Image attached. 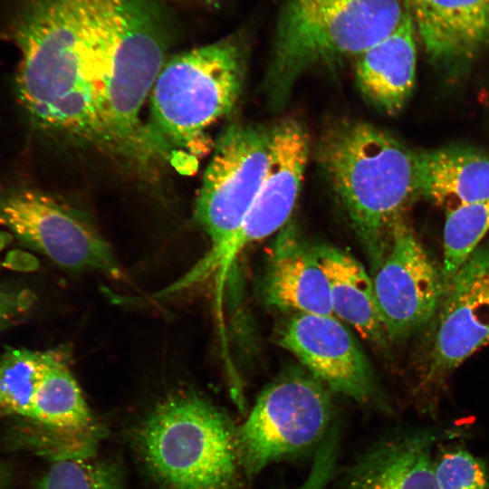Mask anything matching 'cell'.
Listing matches in <instances>:
<instances>
[{
	"label": "cell",
	"instance_id": "83f0119b",
	"mask_svg": "<svg viewBox=\"0 0 489 489\" xmlns=\"http://www.w3.org/2000/svg\"><path fill=\"white\" fill-rule=\"evenodd\" d=\"M0 414H3V412L1 411V409H0Z\"/></svg>",
	"mask_w": 489,
	"mask_h": 489
},
{
	"label": "cell",
	"instance_id": "d4e9b609",
	"mask_svg": "<svg viewBox=\"0 0 489 489\" xmlns=\"http://www.w3.org/2000/svg\"><path fill=\"white\" fill-rule=\"evenodd\" d=\"M331 473L321 465H312L305 478L297 485L287 489H328Z\"/></svg>",
	"mask_w": 489,
	"mask_h": 489
},
{
	"label": "cell",
	"instance_id": "603a6c76",
	"mask_svg": "<svg viewBox=\"0 0 489 489\" xmlns=\"http://www.w3.org/2000/svg\"><path fill=\"white\" fill-rule=\"evenodd\" d=\"M439 489H489V467L461 446H442L434 456Z\"/></svg>",
	"mask_w": 489,
	"mask_h": 489
},
{
	"label": "cell",
	"instance_id": "7c38bea8",
	"mask_svg": "<svg viewBox=\"0 0 489 489\" xmlns=\"http://www.w3.org/2000/svg\"><path fill=\"white\" fill-rule=\"evenodd\" d=\"M435 317L421 379L422 388L430 392L489 345V244H480L457 269Z\"/></svg>",
	"mask_w": 489,
	"mask_h": 489
},
{
	"label": "cell",
	"instance_id": "30bf717a",
	"mask_svg": "<svg viewBox=\"0 0 489 489\" xmlns=\"http://www.w3.org/2000/svg\"><path fill=\"white\" fill-rule=\"evenodd\" d=\"M0 225L62 267L120 276L109 244L96 229L41 191L16 188L0 194Z\"/></svg>",
	"mask_w": 489,
	"mask_h": 489
},
{
	"label": "cell",
	"instance_id": "9c48e42d",
	"mask_svg": "<svg viewBox=\"0 0 489 489\" xmlns=\"http://www.w3.org/2000/svg\"><path fill=\"white\" fill-rule=\"evenodd\" d=\"M309 154L305 129L287 120L273 128L268 166L260 188L235 235L222 245L210 248L195 265L203 278L215 276L219 285L237 256L249 244L286 225L301 190Z\"/></svg>",
	"mask_w": 489,
	"mask_h": 489
},
{
	"label": "cell",
	"instance_id": "7402d4cb",
	"mask_svg": "<svg viewBox=\"0 0 489 489\" xmlns=\"http://www.w3.org/2000/svg\"><path fill=\"white\" fill-rule=\"evenodd\" d=\"M35 489H124L119 467L95 455L53 460Z\"/></svg>",
	"mask_w": 489,
	"mask_h": 489
},
{
	"label": "cell",
	"instance_id": "5b68a950",
	"mask_svg": "<svg viewBox=\"0 0 489 489\" xmlns=\"http://www.w3.org/2000/svg\"><path fill=\"white\" fill-rule=\"evenodd\" d=\"M168 34L154 0H121L95 70L101 120L112 149L142 159L158 150L139 112L166 62Z\"/></svg>",
	"mask_w": 489,
	"mask_h": 489
},
{
	"label": "cell",
	"instance_id": "484cf974",
	"mask_svg": "<svg viewBox=\"0 0 489 489\" xmlns=\"http://www.w3.org/2000/svg\"><path fill=\"white\" fill-rule=\"evenodd\" d=\"M6 235L5 233H0V244L5 242Z\"/></svg>",
	"mask_w": 489,
	"mask_h": 489
},
{
	"label": "cell",
	"instance_id": "7a4b0ae2",
	"mask_svg": "<svg viewBox=\"0 0 489 489\" xmlns=\"http://www.w3.org/2000/svg\"><path fill=\"white\" fill-rule=\"evenodd\" d=\"M319 156L374 272L394 225L418 198L414 150L371 124L343 121L323 136Z\"/></svg>",
	"mask_w": 489,
	"mask_h": 489
},
{
	"label": "cell",
	"instance_id": "4316f807",
	"mask_svg": "<svg viewBox=\"0 0 489 489\" xmlns=\"http://www.w3.org/2000/svg\"><path fill=\"white\" fill-rule=\"evenodd\" d=\"M195 1H198V2H205L206 4H212L217 0H195Z\"/></svg>",
	"mask_w": 489,
	"mask_h": 489
},
{
	"label": "cell",
	"instance_id": "44dd1931",
	"mask_svg": "<svg viewBox=\"0 0 489 489\" xmlns=\"http://www.w3.org/2000/svg\"><path fill=\"white\" fill-rule=\"evenodd\" d=\"M489 231V199L446 212L441 270L445 288Z\"/></svg>",
	"mask_w": 489,
	"mask_h": 489
},
{
	"label": "cell",
	"instance_id": "ba28073f",
	"mask_svg": "<svg viewBox=\"0 0 489 489\" xmlns=\"http://www.w3.org/2000/svg\"><path fill=\"white\" fill-rule=\"evenodd\" d=\"M273 129L235 124L217 139L196 201L195 215L210 248L238 230L264 178Z\"/></svg>",
	"mask_w": 489,
	"mask_h": 489
},
{
	"label": "cell",
	"instance_id": "cb8c5ba5",
	"mask_svg": "<svg viewBox=\"0 0 489 489\" xmlns=\"http://www.w3.org/2000/svg\"><path fill=\"white\" fill-rule=\"evenodd\" d=\"M26 295L0 286V327L25 311L30 302Z\"/></svg>",
	"mask_w": 489,
	"mask_h": 489
},
{
	"label": "cell",
	"instance_id": "277c9868",
	"mask_svg": "<svg viewBox=\"0 0 489 489\" xmlns=\"http://www.w3.org/2000/svg\"><path fill=\"white\" fill-rule=\"evenodd\" d=\"M404 13L403 0H282L264 81L272 104L283 103L304 72L356 60Z\"/></svg>",
	"mask_w": 489,
	"mask_h": 489
},
{
	"label": "cell",
	"instance_id": "4fadbf2b",
	"mask_svg": "<svg viewBox=\"0 0 489 489\" xmlns=\"http://www.w3.org/2000/svg\"><path fill=\"white\" fill-rule=\"evenodd\" d=\"M277 339L331 392L363 404L376 398L378 387L371 365L351 332L335 316L293 313Z\"/></svg>",
	"mask_w": 489,
	"mask_h": 489
},
{
	"label": "cell",
	"instance_id": "ac0fdd59",
	"mask_svg": "<svg viewBox=\"0 0 489 489\" xmlns=\"http://www.w3.org/2000/svg\"><path fill=\"white\" fill-rule=\"evenodd\" d=\"M417 190L445 208L489 199V154L467 146L414 151Z\"/></svg>",
	"mask_w": 489,
	"mask_h": 489
},
{
	"label": "cell",
	"instance_id": "8992f818",
	"mask_svg": "<svg viewBox=\"0 0 489 489\" xmlns=\"http://www.w3.org/2000/svg\"><path fill=\"white\" fill-rule=\"evenodd\" d=\"M248 38L235 32L167 61L150 91V136L179 147L194 144L206 128L228 114L242 91Z\"/></svg>",
	"mask_w": 489,
	"mask_h": 489
},
{
	"label": "cell",
	"instance_id": "6da1fadb",
	"mask_svg": "<svg viewBox=\"0 0 489 489\" xmlns=\"http://www.w3.org/2000/svg\"><path fill=\"white\" fill-rule=\"evenodd\" d=\"M120 0H16L11 20L20 51L15 91L41 130L110 148L95 68Z\"/></svg>",
	"mask_w": 489,
	"mask_h": 489
},
{
	"label": "cell",
	"instance_id": "e0dca14e",
	"mask_svg": "<svg viewBox=\"0 0 489 489\" xmlns=\"http://www.w3.org/2000/svg\"><path fill=\"white\" fill-rule=\"evenodd\" d=\"M417 34L405 10L398 26L355 60V76L364 97L388 115L409 100L416 82Z\"/></svg>",
	"mask_w": 489,
	"mask_h": 489
},
{
	"label": "cell",
	"instance_id": "5bb4252c",
	"mask_svg": "<svg viewBox=\"0 0 489 489\" xmlns=\"http://www.w3.org/2000/svg\"><path fill=\"white\" fill-rule=\"evenodd\" d=\"M425 53L455 80L489 51V0H403Z\"/></svg>",
	"mask_w": 489,
	"mask_h": 489
},
{
	"label": "cell",
	"instance_id": "3957f363",
	"mask_svg": "<svg viewBox=\"0 0 489 489\" xmlns=\"http://www.w3.org/2000/svg\"><path fill=\"white\" fill-rule=\"evenodd\" d=\"M237 427L195 394L172 395L130 431L139 465L152 489H243L249 481Z\"/></svg>",
	"mask_w": 489,
	"mask_h": 489
},
{
	"label": "cell",
	"instance_id": "8fae6325",
	"mask_svg": "<svg viewBox=\"0 0 489 489\" xmlns=\"http://www.w3.org/2000/svg\"><path fill=\"white\" fill-rule=\"evenodd\" d=\"M372 280L379 316L391 340L426 327L445 292L441 265L430 257L405 216L394 225Z\"/></svg>",
	"mask_w": 489,
	"mask_h": 489
},
{
	"label": "cell",
	"instance_id": "52a82bcc",
	"mask_svg": "<svg viewBox=\"0 0 489 489\" xmlns=\"http://www.w3.org/2000/svg\"><path fill=\"white\" fill-rule=\"evenodd\" d=\"M331 418V391L312 375L292 373L271 383L236 430L248 480L273 464L316 451Z\"/></svg>",
	"mask_w": 489,
	"mask_h": 489
},
{
	"label": "cell",
	"instance_id": "2e32d148",
	"mask_svg": "<svg viewBox=\"0 0 489 489\" xmlns=\"http://www.w3.org/2000/svg\"><path fill=\"white\" fill-rule=\"evenodd\" d=\"M263 294L267 304L281 311L333 315L327 278L312 246L302 241L292 224L278 232Z\"/></svg>",
	"mask_w": 489,
	"mask_h": 489
},
{
	"label": "cell",
	"instance_id": "9a60e30c",
	"mask_svg": "<svg viewBox=\"0 0 489 489\" xmlns=\"http://www.w3.org/2000/svg\"><path fill=\"white\" fill-rule=\"evenodd\" d=\"M460 433L454 428L392 431L352 461L339 489H439L432 451Z\"/></svg>",
	"mask_w": 489,
	"mask_h": 489
},
{
	"label": "cell",
	"instance_id": "ffe728a7",
	"mask_svg": "<svg viewBox=\"0 0 489 489\" xmlns=\"http://www.w3.org/2000/svg\"><path fill=\"white\" fill-rule=\"evenodd\" d=\"M53 352L10 349L0 355V409L31 418L33 401Z\"/></svg>",
	"mask_w": 489,
	"mask_h": 489
},
{
	"label": "cell",
	"instance_id": "d6986e66",
	"mask_svg": "<svg viewBox=\"0 0 489 489\" xmlns=\"http://www.w3.org/2000/svg\"><path fill=\"white\" fill-rule=\"evenodd\" d=\"M329 284L333 315L368 341L387 343L375 297L372 276L350 253L329 244L312 246Z\"/></svg>",
	"mask_w": 489,
	"mask_h": 489
}]
</instances>
